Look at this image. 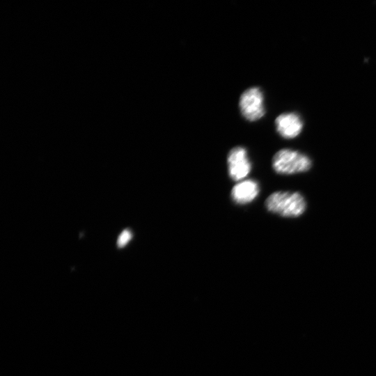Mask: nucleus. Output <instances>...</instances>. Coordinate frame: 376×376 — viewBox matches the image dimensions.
<instances>
[{"label": "nucleus", "mask_w": 376, "mask_h": 376, "mask_svg": "<svg viewBox=\"0 0 376 376\" xmlns=\"http://www.w3.org/2000/svg\"><path fill=\"white\" fill-rule=\"evenodd\" d=\"M268 211L284 217H297L306 210L304 196L296 191H275L265 201Z\"/></svg>", "instance_id": "1"}, {"label": "nucleus", "mask_w": 376, "mask_h": 376, "mask_svg": "<svg viewBox=\"0 0 376 376\" xmlns=\"http://www.w3.org/2000/svg\"><path fill=\"white\" fill-rule=\"evenodd\" d=\"M311 160L307 155L288 148L279 150L272 159L274 170L283 175L306 172L311 168Z\"/></svg>", "instance_id": "2"}, {"label": "nucleus", "mask_w": 376, "mask_h": 376, "mask_svg": "<svg viewBox=\"0 0 376 376\" xmlns=\"http://www.w3.org/2000/svg\"><path fill=\"white\" fill-rule=\"evenodd\" d=\"M239 107L242 116L253 122L260 119L265 113L264 96L258 87L245 90L240 97Z\"/></svg>", "instance_id": "3"}, {"label": "nucleus", "mask_w": 376, "mask_h": 376, "mask_svg": "<svg viewBox=\"0 0 376 376\" xmlns=\"http://www.w3.org/2000/svg\"><path fill=\"white\" fill-rule=\"evenodd\" d=\"M228 174L235 181L245 178L251 171V164L246 150L241 146L232 148L227 158Z\"/></svg>", "instance_id": "4"}, {"label": "nucleus", "mask_w": 376, "mask_h": 376, "mask_svg": "<svg viewBox=\"0 0 376 376\" xmlns=\"http://www.w3.org/2000/svg\"><path fill=\"white\" fill-rule=\"evenodd\" d=\"M276 130L284 139H292L300 134L304 123L299 115L294 112L283 113L275 120Z\"/></svg>", "instance_id": "5"}, {"label": "nucleus", "mask_w": 376, "mask_h": 376, "mask_svg": "<svg viewBox=\"0 0 376 376\" xmlns=\"http://www.w3.org/2000/svg\"><path fill=\"white\" fill-rule=\"evenodd\" d=\"M260 191L258 183L252 179H247L237 183L231 190L233 201L240 205L253 201Z\"/></svg>", "instance_id": "6"}, {"label": "nucleus", "mask_w": 376, "mask_h": 376, "mask_svg": "<svg viewBox=\"0 0 376 376\" xmlns=\"http://www.w3.org/2000/svg\"><path fill=\"white\" fill-rule=\"evenodd\" d=\"M132 238V233L129 229L124 230L118 237L117 245L118 247L125 246Z\"/></svg>", "instance_id": "7"}]
</instances>
